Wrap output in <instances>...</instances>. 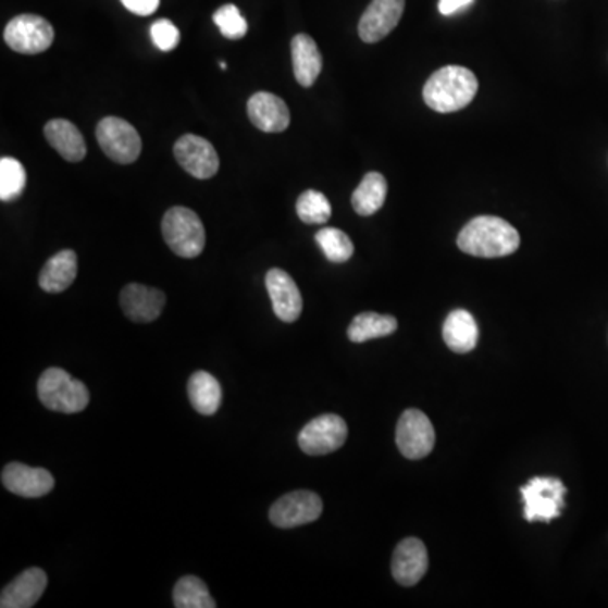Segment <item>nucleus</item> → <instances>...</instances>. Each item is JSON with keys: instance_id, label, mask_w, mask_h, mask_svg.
<instances>
[{"instance_id": "nucleus-1", "label": "nucleus", "mask_w": 608, "mask_h": 608, "mask_svg": "<svg viewBox=\"0 0 608 608\" xmlns=\"http://www.w3.org/2000/svg\"><path fill=\"white\" fill-rule=\"evenodd\" d=\"M461 252L475 258H506L521 246V237L509 222L499 216H476L461 228L457 240Z\"/></svg>"}, {"instance_id": "nucleus-2", "label": "nucleus", "mask_w": 608, "mask_h": 608, "mask_svg": "<svg viewBox=\"0 0 608 608\" xmlns=\"http://www.w3.org/2000/svg\"><path fill=\"white\" fill-rule=\"evenodd\" d=\"M479 79L463 66H445L433 73L424 85L423 99L439 114H451L466 109L475 99Z\"/></svg>"}, {"instance_id": "nucleus-3", "label": "nucleus", "mask_w": 608, "mask_h": 608, "mask_svg": "<svg viewBox=\"0 0 608 608\" xmlns=\"http://www.w3.org/2000/svg\"><path fill=\"white\" fill-rule=\"evenodd\" d=\"M38 396L45 408L63 414L82 412L90 405V393L84 382L58 367L42 372L38 381Z\"/></svg>"}, {"instance_id": "nucleus-4", "label": "nucleus", "mask_w": 608, "mask_h": 608, "mask_svg": "<svg viewBox=\"0 0 608 608\" xmlns=\"http://www.w3.org/2000/svg\"><path fill=\"white\" fill-rule=\"evenodd\" d=\"M163 237L167 247L183 259H195L203 252L207 234L200 216L186 207H173L163 219Z\"/></svg>"}, {"instance_id": "nucleus-5", "label": "nucleus", "mask_w": 608, "mask_h": 608, "mask_svg": "<svg viewBox=\"0 0 608 608\" xmlns=\"http://www.w3.org/2000/svg\"><path fill=\"white\" fill-rule=\"evenodd\" d=\"M524 518L528 522H551L561 516L567 487L555 476H534L521 487Z\"/></svg>"}, {"instance_id": "nucleus-6", "label": "nucleus", "mask_w": 608, "mask_h": 608, "mask_svg": "<svg viewBox=\"0 0 608 608\" xmlns=\"http://www.w3.org/2000/svg\"><path fill=\"white\" fill-rule=\"evenodd\" d=\"M4 39L15 53L39 54L50 50L54 29L41 15L21 14L5 26Z\"/></svg>"}, {"instance_id": "nucleus-7", "label": "nucleus", "mask_w": 608, "mask_h": 608, "mask_svg": "<svg viewBox=\"0 0 608 608\" xmlns=\"http://www.w3.org/2000/svg\"><path fill=\"white\" fill-rule=\"evenodd\" d=\"M97 140L102 151L117 164H133L142 151L139 133L124 119H102L97 125Z\"/></svg>"}, {"instance_id": "nucleus-8", "label": "nucleus", "mask_w": 608, "mask_h": 608, "mask_svg": "<svg viewBox=\"0 0 608 608\" xmlns=\"http://www.w3.org/2000/svg\"><path fill=\"white\" fill-rule=\"evenodd\" d=\"M348 426L338 414H323L302 427L298 436L299 448L311 457L328 455L345 445Z\"/></svg>"}, {"instance_id": "nucleus-9", "label": "nucleus", "mask_w": 608, "mask_h": 608, "mask_svg": "<svg viewBox=\"0 0 608 608\" xmlns=\"http://www.w3.org/2000/svg\"><path fill=\"white\" fill-rule=\"evenodd\" d=\"M435 427L430 418L420 409H408L402 412L401 420L397 423V448L409 460H421L435 448Z\"/></svg>"}, {"instance_id": "nucleus-10", "label": "nucleus", "mask_w": 608, "mask_h": 608, "mask_svg": "<svg viewBox=\"0 0 608 608\" xmlns=\"http://www.w3.org/2000/svg\"><path fill=\"white\" fill-rule=\"evenodd\" d=\"M323 512L320 495L310 491H296L281 497L272 504L269 519L281 530H293L299 525L317 521Z\"/></svg>"}, {"instance_id": "nucleus-11", "label": "nucleus", "mask_w": 608, "mask_h": 608, "mask_svg": "<svg viewBox=\"0 0 608 608\" xmlns=\"http://www.w3.org/2000/svg\"><path fill=\"white\" fill-rule=\"evenodd\" d=\"M179 166L197 179H210L219 173L220 159L213 144L195 134H186L174 144Z\"/></svg>"}, {"instance_id": "nucleus-12", "label": "nucleus", "mask_w": 608, "mask_h": 608, "mask_svg": "<svg viewBox=\"0 0 608 608\" xmlns=\"http://www.w3.org/2000/svg\"><path fill=\"white\" fill-rule=\"evenodd\" d=\"M406 0H372L359 23L363 42L374 45L389 36L405 14Z\"/></svg>"}, {"instance_id": "nucleus-13", "label": "nucleus", "mask_w": 608, "mask_h": 608, "mask_svg": "<svg viewBox=\"0 0 608 608\" xmlns=\"http://www.w3.org/2000/svg\"><path fill=\"white\" fill-rule=\"evenodd\" d=\"M265 287L272 301V310L281 322L295 323L302 311L301 293L295 280L283 269H271L265 276Z\"/></svg>"}, {"instance_id": "nucleus-14", "label": "nucleus", "mask_w": 608, "mask_h": 608, "mask_svg": "<svg viewBox=\"0 0 608 608\" xmlns=\"http://www.w3.org/2000/svg\"><path fill=\"white\" fill-rule=\"evenodd\" d=\"M247 115L262 133H283L291 124V112L277 95L259 91L247 102Z\"/></svg>"}, {"instance_id": "nucleus-15", "label": "nucleus", "mask_w": 608, "mask_h": 608, "mask_svg": "<svg viewBox=\"0 0 608 608\" xmlns=\"http://www.w3.org/2000/svg\"><path fill=\"white\" fill-rule=\"evenodd\" d=\"M166 296L156 287L127 284L121 293V307L131 322L151 323L163 313Z\"/></svg>"}, {"instance_id": "nucleus-16", "label": "nucleus", "mask_w": 608, "mask_h": 608, "mask_svg": "<svg viewBox=\"0 0 608 608\" xmlns=\"http://www.w3.org/2000/svg\"><path fill=\"white\" fill-rule=\"evenodd\" d=\"M2 485L12 494L26 499H38L53 491L54 476L48 470L14 461L2 470Z\"/></svg>"}, {"instance_id": "nucleus-17", "label": "nucleus", "mask_w": 608, "mask_h": 608, "mask_svg": "<svg viewBox=\"0 0 608 608\" xmlns=\"http://www.w3.org/2000/svg\"><path fill=\"white\" fill-rule=\"evenodd\" d=\"M393 576L399 585L414 586L426 574L430 561L423 541L408 537L397 544L393 555Z\"/></svg>"}, {"instance_id": "nucleus-18", "label": "nucleus", "mask_w": 608, "mask_h": 608, "mask_svg": "<svg viewBox=\"0 0 608 608\" xmlns=\"http://www.w3.org/2000/svg\"><path fill=\"white\" fill-rule=\"evenodd\" d=\"M48 586V574L41 568H29L15 576L0 595L2 608H30L38 604Z\"/></svg>"}, {"instance_id": "nucleus-19", "label": "nucleus", "mask_w": 608, "mask_h": 608, "mask_svg": "<svg viewBox=\"0 0 608 608\" xmlns=\"http://www.w3.org/2000/svg\"><path fill=\"white\" fill-rule=\"evenodd\" d=\"M45 137L51 148L70 163H79L87 156V144L78 127L65 119H54L45 125Z\"/></svg>"}, {"instance_id": "nucleus-20", "label": "nucleus", "mask_w": 608, "mask_h": 608, "mask_svg": "<svg viewBox=\"0 0 608 608\" xmlns=\"http://www.w3.org/2000/svg\"><path fill=\"white\" fill-rule=\"evenodd\" d=\"M293 70L301 87L310 88L322 73L323 58L314 39L296 35L291 41Z\"/></svg>"}, {"instance_id": "nucleus-21", "label": "nucleus", "mask_w": 608, "mask_h": 608, "mask_svg": "<svg viewBox=\"0 0 608 608\" xmlns=\"http://www.w3.org/2000/svg\"><path fill=\"white\" fill-rule=\"evenodd\" d=\"M76 274H78L76 253L70 249L61 250L46 261L39 274V286L46 293H63L75 283Z\"/></svg>"}, {"instance_id": "nucleus-22", "label": "nucleus", "mask_w": 608, "mask_h": 608, "mask_svg": "<svg viewBox=\"0 0 608 608\" xmlns=\"http://www.w3.org/2000/svg\"><path fill=\"white\" fill-rule=\"evenodd\" d=\"M443 338L455 353H469L479 342V325L467 310H455L448 314L443 325Z\"/></svg>"}, {"instance_id": "nucleus-23", "label": "nucleus", "mask_w": 608, "mask_h": 608, "mask_svg": "<svg viewBox=\"0 0 608 608\" xmlns=\"http://www.w3.org/2000/svg\"><path fill=\"white\" fill-rule=\"evenodd\" d=\"M387 198V182L381 173H367L362 183L351 195V207L360 216H371L377 213Z\"/></svg>"}, {"instance_id": "nucleus-24", "label": "nucleus", "mask_w": 608, "mask_h": 608, "mask_svg": "<svg viewBox=\"0 0 608 608\" xmlns=\"http://www.w3.org/2000/svg\"><path fill=\"white\" fill-rule=\"evenodd\" d=\"M188 396L191 406L203 415H213L222 405L220 382L204 371L195 372L188 381Z\"/></svg>"}, {"instance_id": "nucleus-25", "label": "nucleus", "mask_w": 608, "mask_h": 608, "mask_svg": "<svg viewBox=\"0 0 608 608\" xmlns=\"http://www.w3.org/2000/svg\"><path fill=\"white\" fill-rule=\"evenodd\" d=\"M397 330V320L390 314L360 313L348 326V338L353 344L389 337Z\"/></svg>"}, {"instance_id": "nucleus-26", "label": "nucleus", "mask_w": 608, "mask_h": 608, "mask_svg": "<svg viewBox=\"0 0 608 608\" xmlns=\"http://www.w3.org/2000/svg\"><path fill=\"white\" fill-rule=\"evenodd\" d=\"M174 607L178 608H215L216 604L208 592L203 580L198 576H183L173 590Z\"/></svg>"}, {"instance_id": "nucleus-27", "label": "nucleus", "mask_w": 608, "mask_h": 608, "mask_svg": "<svg viewBox=\"0 0 608 608\" xmlns=\"http://www.w3.org/2000/svg\"><path fill=\"white\" fill-rule=\"evenodd\" d=\"M26 170L21 161L8 156L0 159V200H17L26 188Z\"/></svg>"}, {"instance_id": "nucleus-28", "label": "nucleus", "mask_w": 608, "mask_h": 608, "mask_svg": "<svg viewBox=\"0 0 608 608\" xmlns=\"http://www.w3.org/2000/svg\"><path fill=\"white\" fill-rule=\"evenodd\" d=\"M296 213H298L299 220L308 225H322L332 216V204L322 191L308 189L298 198Z\"/></svg>"}, {"instance_id": "nucleus-29", "label": "nucleus", "mask_w": 608, "mask_h": 608, "mask_svg": "<svg viewBox=\"0 0 608 608\" xmlns=\"http://www.w3.org/2000/svg\"><path fill=\"white\" fill-rule=\"evenodd\" d=\"M317 244L328 261L335 264L347 262L353 256V244L345 232L326 227L317 234Z\"/></svg>"}, {"instance_id": "nucleus-30", "label": "nucleus", "mask_w": 608, "mask_h": 608, "mask_svg": "<svg viewBox=\"0 0 608 608\" xmlns=\"http://www.w3.org/2000/svg\"><path fill=\"white\" fill-rule=\"evenodd\" d=\"M213 23L219 26L220 33L227 39L232 41H237V39H243L249 30V24H247L246 17L240 14L237 5L227 4L222 5L219 11L213 14Z\"/></svg>"}, {"instance_id": "nucleus-31", "label": "nucleus", "mask_w": 608, "mask_h": 608, "mask_svg": "<svg viewBox=\"0 0 608 608\" xmlns=\"http://www.w3.org/2000/svg\"><path fill=\"white\" fill-rule=\"evenodd\" d=\"M151 36L159 50L166 51V53L176 50L179 39H182L178 27L174 26L170 20L156 21L151 27Z\"/></svg>"}, {"instance_id": "nucleus-32", "label": "nucleus", "mask_w": 608, "mask_h": 608, "mask_svg": "<svg viewBox=\"0 0 608 608\" xmlns=\"http://www.w3.org/2000/svg\"><path fill=\"white\" fill-rule=\"evenodd\" d=\"M127 11L136 15H151L154 14L161 4V0H121Z\"/></svg>"}, {"instance_id": "nucleus-33", "label": "nucleus", "mask_w": 608, "mask_h": 608, "mask_svg": "<svg viewBox=\"0 0 608 608\" xmlns=\"http://www.w3.org/2000/svg\"><path fill=\"white\" fill-rule=\"evenodd\" d=\"M472 2L473 0H439L438 9L443 15H451L472 4Z\"/></svg>"}, {"instance_id": "nucleus-34", "label": "nucleus", "mask_w": 608, "mask_h": 608, "mask_svg": "<svg viewBox=\"0 0 608 608\" xmlns=\"http://www.w3.org/2000/svg\"><path fill=\"white\" fill-rule=\"evenodd\" d=\"M220 69L227 70V63H225V61H220Z\"/></svg>"}]
</instances>
